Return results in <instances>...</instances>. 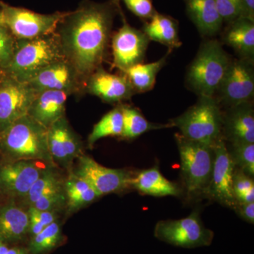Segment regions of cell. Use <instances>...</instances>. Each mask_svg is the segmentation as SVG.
<instances>
[{"label": "cell", "mask_w": 254, "mask_h": 254, "mask_svg": "<svg viewBox=\"0 0 254 254\" xmlns=\"http://www.w3.org/2000/svg\"><path fill=\"white\" fill-rule=\"evenodd\" d=\"M113 18L110 4L86 1L66 12L58 25L56 33L64 55L85 81L104 62Z\"/></svg>", "instance_id": "obj_1"}, {"label": "cell", "mask_w": 254, "mask_h": 254, "mask_svg": "<svg viewBox=\"0 0 254 254\" xmlns=\"http://www.w3.org/2000/svg\"><path fill=\"white\" fill-rule=\"evenodd\" d=\"M64 59L56 32L33 39H16L12 58L1 72L26 83L43 68Z\"/></svg>", "instance_id": "obj_2"}, {"label": "cell", "mask_w": 254, "mask_h": 254, "mask_svg": "<svg viewBox=\"0 0 254 254\" xmlns=\"http://www.w3.org/2000/svg\"><path fill=\"white\" fill-rule=\"evenodd\" d=\"M0 151L12 160H53L48 144V128L25 115L0 132Z\"/></svg>", "instance_id": "obj_3"}, {"label": "cell", "mask_w": 254, "mask_h": 254, "mask_svg": "<svg viewBox=\"0 0 254 254\" xmlns=\"http://www.w3.org/2000/svg\"><path fill=\"white\" fill-rule=\"evenodd\" d=\"M230 62L220 42L208 40L202 43L187 71L189 88L199 96H215Z\"/></svg>", "instance_id": "obj_4"}, {"label": "cell", "mask_w": 254, "mask_h": 254, "mask_svg": "<svg viewBox=\"0 0 254 254\" xmlns=\"http://www.w3.org/2000/svg\"><path fill=\"white\" fill-rule=\"evenodd\" d=\"M180 133L190 141L213 146L222 136V111L214 97L199 96L185 113L170 120Z\"/></svg>", "instance_id": "obj_5"}, {"label": "cell", "mask_w": 254, "mask_h": 254, "mask_svg": "<svg viewBox=\"0 0 254 254\" xmlns=\"http://www.w3.org/2000/svg\"><path fill=\"white\" fill-rule=\"evenodd\" d=\"M175 136L188 199L205 197L213 171V146L190 141L180 133H175Z\"/></svg>", "instance_id": "obj_6"}, {"label": "cell", "mask_w": 254, "mask_h": 254, "mask_svg": "<svg viewBox=\"0 0 254 254\" xmlns=\"http://www.w3.org/2000/svg\"><path fill=\"white\" fill-rule=\"evenodd\" d=\"M154 236L175 247L194 249L211 245L214 232L205 227L199 212L193 210L186 218L160 220L155 225Z\"/></svg>", "instance_id": "obj_7"}, {"label": "cell", "mask_w": 254, "mask_h": 254, "mask_svg": "<svg viewBox=\"0 0 254 254\" xmlns=\"http://www.w3.org/2000/svg\"><path fill=\"white\" fill-rule=\"evenodd\" d=\"M4 25L18 40H29L53 34L66 12L38 14L25 8L10 6L0 1Z\"/></svg>", "instance_id": "obj_8"}, {"label": "cell", "mask_w": 254, "mask_h": 254, "mask_svg": "<svg viewBox=\"0 0 254 254\" xmlns=\"http://www.w3.org/2000/svg\"><path fill=\"white\" fill-rule=\"evenodd\" d=\"M254 60H231L214 98L226 108L252 102L254 93Z\"/></svg>", "instance_id": "obj_9"}, {"label": "cell", "mask_w": 254, "mask_h": 254, "mask_svg": "<svg viewBox=\"0 0 254 254\" xmlns=\"http://www.w3.org/2000/svg\"><path fill=\"white\" fill-rule=\"evenodd\" d=\"M36 95L28 83L2 73L0 77V132L28 115Z\"/></svg>", "instance_id": "obj_10"}, {"label": "cell", "mask_w": 254, "mask_h": 254, "mask_svg": "<svg viewBox=\"0 0 254 254\" xmlns=\"http://www.w3.org/2000/svg\"><path fill=\"white\" fill-rule=\"evenodd\" d=\"M213 148V171L205 197L234 209L237 204L233 193V177L236 167L223 138L218 140Z\"/></svg>", "instance_id": "obj_11"}, {"label": "cell", "mask_w": 254, "mask_h": 254, "mask_svg": "<svg viewBox=\"0 0 254 254\" xmlns=\"http://www.w3.org/2000/svg\"><path fill=\"white\" fill-rule=\"evenodd\" d=\"M36 93L60 91L68 95L84 91L85 80L67 60H60L43 68L26 82Z\"/></svg>", "instance_id": "obj_12"}, {"label": "cell", "mask_w": 254, "mask_h": 254, "mask_svg": "<svg viewBox=\"0 0 254 254\" xmlns=\"http://www.w3.org/2000/svg\"><path fill=\"white\" fill-rule=\"evenodd\" d=\"M76 175L86 180L102 196L131 187L133 177L125 170L106 168L91 157L81 155Z\"/></svg>", "instance_id": "obj_13"}, {"label": "cell", "mask_w": 254, "mask_h": 254, "mask_svg": "<svg viewBox=\"0 0 254 254\" xmlns=\"http://www.w3.org/2000/svg\"><path fill=\"white\" fill-rule=\"evenodd\" d=\"M150 40L143 31L132 27L127 21L112 38L113 64L122 72L142 63Z\"/></svg>", "instance_id": "obj_14"}, {"label": "cell", "mask_w": 254, "mask_h": 254, "mask_svg": "<svg viewBox=\"0 0 254 254\" xmlns=\"http://www.w3.org/2000/svg\"><path fill=\"white\" fill-rule=\"evenodd\" d=\"M46 168L37 160H12L0 166V190L12 196H26Z\"/></svg>", "instance_id": "obj_15"}, {"label": "cell", "mask_w": 254, "mask_h": 254, "mask_svg": "<svg viewBox=\"0 0 254 254\" xmlns=\"http://www.w3.org/2000/svg\"><path fill=\"white\" fill-rule=\"evenodd\" d=\"M84 91L108 103H120L136 94L124 73L113 74L105 71L103 66L86 78Z\"/></svg>", "instance_id": "obj_16"}, {"label": "cell", "mask_w": 254, "mask_h": 254, "mask_svg": "<svg viewBox=\"0 0 254 254\" xmlns=\"http://www.w3.org/2000/svg\"><path fill=\"white\" fill-rule=\"evenodd\" d=\"M48 144L53 161L63 166H69L73 159L81 156V141L65 116L48 128Z\"/></svg>", "instance_id": "obj_17"}, {"label": "cell", "mask_w": 254, "mask_h": 254, "mask_svg": "<svg viewBox=\"0 0 254 254\" xmlns=\"http://www.w3.org/2000/svg\"><path fill=\"white\" fill-rule=\"evenodd\" d=\"M222 112V136L228 143H254V111L252 102Z\"/></svg>", "instance_id": "obj_18"}, {"label": "cell", "mask_w": 254, "mask_h": 254, "mask_svg": "<svg viewBox=\"0 0 254 254\" xmlns=\"http://www.w3.org/2000/svg\"><path fill=\"white\" fill-rule=\"evenodd\" d=\"M68 95L63 91H43L36 93L28 115L47 128L64 116Z\"/></svg>", "instance_id": "obj_19"}, {"label": "cell", "mask_w": 254, "mask_h": 254, "mask_svg": "<svg viewBox=\"0 0 254 254\" xmlns=\"http://www.w3.org/2000/svg\"><path fill=\"white\" fill-rule=\"evenodd\" d=\"M131 187L142 194L155 197H180L182 193L181 187L165 178L158 166L138 172L132 179Z\"/></svg>", "instance_id": "obj_20"}, {"label": "cell", "mask_w": 254, "mask_h": 254, "mask_svg": "<svg viewBox=\"0 0 254 254\" xmlns=\"http://www.w3.org/2000/svg\"><path fill=\"white\" fill-rule=\"evenodd\" d=\"M28 212L10 203L0 208V241L12 244L21 242L29 234Z\"/></svg>", "instance_id": "obj_21"}, {"label": "cell", "mask_w": 254, "mask_h": 254, "mask_svg": "<svg viewBox=\"0 0 254 254\" xmlns=\"http://www.w3.org/2000/svg\"><path fill=\"white\" fill-rule=\"evenodd\" d=\"M187 9L200 34L212 37L218 34L222 21L215 0H187Z\"/></svg>", "instance_id": "obj_22"}, {"label": "cell", "mask_w": 254, "mask_h": 254, "mask_svg": "<svg viewBox=\"0 0 254 254\" xmlns=\"http://www.w3.org/2000/svg\"><path fill=\"white\" fill-rule=\"evenodd\" d=\"M222 41L233 48L240 58L254 60V21L242 17L232 21L231 26L225 32Z\"/></svg>", "instance_id": "obj_23"}, {"label": "cell", "mask_w": 254, "mask_h": 254, "mask_svg": "<svg viewBox=\"0 0 254 254\" xmlns=\"http://www.w3.org/2000/svg\"><path fill=\"white\" fill-rule=\"evenodd\" d=\"M143 32L150 41L161 43L170 50L181 46L177 23L168 16L155 13L150 22L145 25Z\"/></svg>", "instance_id": "obj_24"}, {"label": "cell", "mask_w": 254, "mask_h": 254, "mask_svg": "<svg viewBox=\"0 0 254 254\" xmlns=\"http://www.w3.org/2000/svg\"><path fill=\"white\" fill-rule=\"evenodd\" d=\"M168 56L167 54L154 63L137 64L123 72L128 78L136 93H145L153 89L156 82L157 75L165 66Z\"/></svg>", "instance_id": "obj_25"}, {"label": "cell", "mask_w": 254, "mask_h": 254, "mask_svg": "<svg viewBox=\"0 0 254 254\" xmlns=\"http://www.w3.org/2000/svg\"><path fill=\"white\" fill-rule=\"evenodd\" d=\"M65 194L68 210H78L93 203L100 195L84 179L71 175L65 185Z\"/></svg>", "instance_id": "obj_26"}, {"label": "cell", "mask_w": 254, "mask_h": 254, "mask_svg": "<svg viewBox=\"0 0 254 254\" xmlns=\"http://www.w3.org/2000/svg\"><path fill=\"white\" fill-rule=\"evenodd\" d=\"M122 110L123 114V131L121 137L125 139H134L152 130L171 127L169 124L158 125L150 123L136 108L122 105Z\"/></svg>", "instance_id": "obj_27"}, {"label": "cell", "mask_w": 254, "mask_h": 254, "mask_svg": "<svg viewBox=\"0 0 254 254\" xmlns=\"http://www.w3.org/2000/svg\"><path fill=\"white\" fill-rule=\"evenodd\" d=\"M123 131V114L122 105L114 108L102 118L93 127L88 138L90 147L98 140L108 136H121Z\"/></svg>", "instance_id": "obj_28"}, {"label": "cell", "mask_w": 254, "mask_h": 254, "mask_svg": "<svg viewBox=\"0 0 254 254\" xmlns=\"http://www.w3.org/2000/svg\"><path fill=\"white\" fill-rule=\"evenodd\" d=\"M63 239L61 227L55 221L32 237L28 250L31 254H46L56 248Z\"/></svg>", "instance_id": "obj_29"}, {"label": "cell", "mask_w": 254, "mask_h": 254, "mask_svg": "<svg viewBox=\"0 0 254 254\" xmlns=\"http://www.w3.org/2000/svg\"><path fill=\"white\" fill-rule=\"evenodd\" d=\"M60 189H63V185L59 175L53 168H46L24 198H26V203L31 206L43 195Z\"/></svg>", "instance_id": "obj_30"}, {"label": "cell", "mask_w": 254, "mask_h": 254, "mask_svg": "<svg viewBox=\"0 0 254 254\" xmlns=\"http://www.w3.org/2000/svg\"><path fill=\"white\" fill-rule=\"evenodd\" d=\"M227 145L232 161L237 169L249 176L254 175V143H229Z\"/></svg>", "instance_id": "obj_31"}, {"label": "cell", "mask_w": 254, "mask_h": 254, "mask_svg": "<svg viewBox=\"0 0 254 254\" xmlns=\"http://www.w3.org/2000/svg\"><path fill=\"white\" fill-rule=\"evenodd\" d=\"M233 193L237 203L254 202L253 177L237 168L233 177Z\"/></svg>", "instance_id": "obj_32"}, {"label": "cell", "mask_w": 254, "mask_h": 254, "mask_svg": "<svg viewBox=\"0 0 254 254\" xmlns=\"http://www.w3.org/2000/svg\"><path fill=\"white\" fill-rule=\"evenodd\" d=\"M29 216V234L32 237L41 232L50 224L56 221L55 212L44 211L30 206L28 210Z\"/></svg>", "instance_id": "obj_33"}, {"label": "cell", "mask_w": 254, "mask_h": 254, "mask_svg": "<svg viewBox=\"0 0 254 254\" xmlns=\"http://www.w3.org/2000/svg\"><path fill=\"white\" fill-rule=\"evenodd\" d=\"M16 38L5 25H0V69L11 61L16 46Z\"/></svg>", "instance_id": "obj_34"}, {"label": "cell", "mask_w": 254, "mask_h": 254, "mask_svg": "<svg viewBox=\"0 0 254 254\" xmlns=\"http://www.w3.org/2000/svg\"><path fill=\"white\" fill-rule=\"evenodd\" d=\"M66 203V197L63 188L43 195L31 206L44 211L55 212ZM30 207V206H29Z\"/></svg>", "instance_id": "obj_35"}, {"label": "cell", "mask_w": 254, "mask_h": 254, "mask_svg": "<svg viewBox=\"0 0 254 254\" xmlns=\"http://www.w3.org/2000/svg\"><path fill=\"white\" fill-rule=\"evenodd\" d=\"M217 8L222 21L232 22L240 18H245L242 0H215Z\"/></svg>", "instance_id": "obj_36"}, {"label": "cell", "mask_w": 254, "mask_h": 254, "mask_svg": "<svg viewBox=\"0 0 254 254\" xmlns=\"http://www.w3.org/2000/svg\"><path fill=\"white\" fill-rule=\"evenodd\" d=\"M123 1L127 8L138 17L149 18L155 14L151 0H123Z\"/></svg>", "instance_id": "obj_37"}, {"label": "cell", "mask_w": 254, "mask_h": 254, "mask_svg": "<svg viewBox=\"0 0 254 254\" xmlns=\"http://www.w3.org/2000/svg\"><path fill=\"white\" fill-rule=\"evenodd\" d=\"M234 210L246 222L254 224V202L245 203H237Z\"/></svg>", "instance_id": "obj_38"}, {"label": "cell", "mask_w": 254, "mask_h": 254, "mask_svg": "<svg viewBox=\"0 0 254 254\" xmlns=\"http://www.w3.org/2000/svg\"><path fill=\"white\" fill-rule=\"evenodd\" d=\"M245 8V18L253 21L254 11V0H242Z\"/></svg>", "instance_id": "obj_39"}, {"label": "cell", "mask_w": 254, "mask_h": 254, "mask_svg": "<svg viewBox=\"0 0 254 254\" xmlns=\"http://www.w3.org/2000/svg\"><path fill=\"white\" fill-rule=\"evenodd\" d=\"M6 254H31L26 249L20 247H9Z\"/></svg>", "instance_id": "obj_40"}, {"label": "cell", "mask_w": 254, "mask_h": 254, "mask_svg": "<svg viewBox=\"0 0 254 254\" xmlns=\"http://www.w3.org/2000/svg\"><path fill=\"white\" fill-rule=\"evenodd\" d=\"M9 249V245L0 241V254H6Z\"/></svg>", "instance_id": "obj_41"}, {"label": "cell", "mask_w": 254, "mask_h": 254, "mask_svg": "<svg viewBox=\"0 0 254 254\" xmlns=\"http://www.w3.org/2000/svg\"><path fill=\"white\" fill-rule=\"evenodd\" d=\"M0 25H4V16L1 9H0Z\"/></svg>", "instance_id": "obj_42"}]
</instances>
